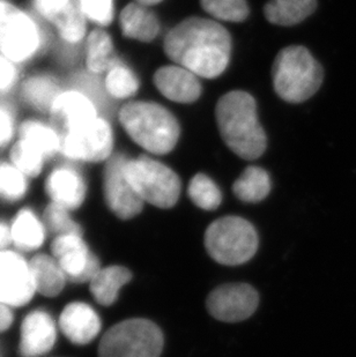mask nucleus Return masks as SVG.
<instances>
[{
  "instance_id": "obj_10",
  "label": "nucleus",
  "mask_w": 356,
  "mask_h": 357,
  "mask_svg": "<svg viewBox=\"0 0 356 357\" xmlns=\"http://www.w3.org/2000/svg\"><path fill=\"white\" fill-rule=\"evenodd\" d=\"M163 335L151 320H124L105 332L98 357H160Z\"/></svg>"
},
{
  "instance_id": "obj_38",
  "label": "nucleus",
  "mask_w": 356,
  "mask_h": 357,
  "mask_svg": "<svg viewBox=\"0 0 356 357\" xmlns=\"http://www.w3.org/2000/svg\"><path fill=\"white\" fill-rule=\"evenodd\" d=\"M13 314L10 311V307L6 304L0 303V333L10 328L13 323Z\"/></svg>"
},
{
  "instance_id": "obj_40",
  "label": "nucleus",
  "mask_w": 356,
  "mask_h": 357,
  "mask_svg": "<svg viewBox=\"0 0 356 357\" xmlns=\"http://www.w3.org/2000/svg\"><path fill=\"white\" fill-rule=\"evenodd\" d=\"M137 3H142V5H144V6H151V5H155V3H158L162 0H135Z\"/></svg>"
},
{
  "instance_id": "obj_28",
  "label": "nucleus",
  "mask_w": 356,
  "mask_h": 357,
  "mask_svg": "<svg viewBox=\"0 0 356 357\" xmlns=\"http://www.w3.org/2000/svg\"><path fill=\"white\" fill-rule=\"evenodd\" d=\"M317 0H269L265 17L279 26H294L302 22L316 10Z\"/></svg>"
},
{
  "instance_id": "obj_30",
  "label": "nucleus",
  "mask_w": 356,
  "mask_h": 357,
  "mask_svg": "<svg viewBox=\"0 0 356 357\" xmlns=\"http://www.w3.org/2000/svg\"><path fill=\"white\" fill-rule=\"evenodd\" d=\"M3 156L33 181L42 178L51 165L40 153L17 138Z\"/></svg>"
},
{
  "instance_id": "obj_20",
  "label": "nucleus",
  "mask_w": 356,
  "mask_h": 357,
  "mask_svg": "<svg viewBox=\"0 0 356 357\" xmlns=\"http://www.w3.org/2000/svg\"><path fill=\"white\" fill-rule=\"evenodd\" d=\"M154 84L165 98L177 103H192L202 94L198 77L179 65L158 68Z\"/></svg>"
},
{
  "instance_id": "obj_18",
  "label": "nucleus",
  "mask_w": 356,
  "mask_h": 357,
  "mask_svg": "<svg viewBox=\"0 0 356 357\" xmlns=\"http://www.w3.org/2000/svg\"><path fill=\"white\" fill-rule=\"evenodd\" d=\"M117 57L114 38L109 31L91 27L81 49L77 71L89 78H101Z\"/></svg>"
},
{
  "instance_id": "obj_22",
  "label": "nucleus",
  "mask_w": 356,
  "mask_h": 357,
  "mask_svg": "<svg viewBox=\"0 0 356 357\" xmlns=\"http://www.w3.org/2000/svg\"><path fill=\"white\" fill-rule=\"evenodd\" d=\"M121 35L128 40L151 42L160 31L158 17L148 6L133 1L126 5L117 17Z\"/></svg>"
},
{
  "instance_id": "obj_2",
  "label": "nucleus",
  "mask_w": 356,
  "mask_h": 357,
  "mask_svg": "<svg viewBox=\"0 0 356 357\" xmlns=\"http://www.w3.org/2000/svg\"><path fill=\"white\" fill-rule=\"evenodd\" d=\"M54 52L50 29L24 3L0 0V54L24 70L45 64Z\"/></svg>"
},
{
  "instance_id": "obj_8",
  "label": "nucleus",
  "mask_w": 356,
  "mask_h": 357,
  "mask_svg": "<svg viewBox=\"0 0 356 357\" xmlns=\"http://www.w3.org/2000/svg\"><path fill=\"white\" fill-rule=\"evenodd\" d=\"M205 245L215 261L227 266H237L255 256L258 249V235L246 220L225 216L207 228Z\"/></svg>"
},
{
  "instance_id": "obj_12",
  "label": "nucleus",
  "mask_w": 356,
  "mask_h": 357,
  "mask_svg": "<svg viewBox=\"0 0 356 357\" xmlns=\"http://www.w3.org/2000/svg\"><path fill=\"white\" fill-rule=\"evenodd\" d=\"M68 78V73L54 64H42L24 71L15 102L24 114L47 116L54 98Z\"/></svg>"
},
{
  "instance_id": "obj_1",
  "label": "nucleus",
  "mask_w": 356,
  "mask_h": 357,
  "mask_svg": "<svg viewBox=\"0 0 356 357\" xmlns=\"http://www.w3.org/2000/svg\"><path fill=\"white\" fill-rule=\"evenodd\" d=\"M165 51L174 63L197 77L213 79L228 66L232 38L215 21L188 17L165 36Z\"/></svg>"
},
{
  "instance_id": "obj_31",
  "label": "nucleus",
  "mask_w": 356,
  "mask_h": 357,
  "mask_svg": "<svg viewBox=\"0 0 356 357\" xmlns=\"http://www.w3.org/2000/svg\"><path fill=\"white\" fill-rule=\"evenodd\" d=\"M26 5L50 31L79 10L77 0H27Z\"/></svg>"
},
{
  "instance_id": "obj_39",
  "label": "nucleus",
  "mask_w": 356,
  "mask_h": 357,
  "mask_svg": "<svg viewBox=\"0 0 356 357\" xmlns=\"http://www.w3.org/2000/svg\"><path fill=\"white\" fill-rule=\"evenodd\" d=\"M10 242H12L10 225L0 220V250L5 249Z\"/></svg>"
},
{
  "instance_id": "obj_33",
  "label": "nucleus",
  "mask_w": 356,
  "mask_h": 357,
  "mask_svg": "<svg viewBox=\"0 0 356 357\" xmlns=\"http://www.w3.org/2000/svg\"><path fill=\"white\" fill-rule=\"evenodd\" d=\"M188 196L195 206L205 211H214L222 202L221 191L212 179L202 174L192 178L188 186Z\"/></svg>"
},
{
  "instance_id": "obj_7",
  "label": "nucleus",
  "mask_w": 356,
  "mask_h": 357,
  "mask_svg": "<svg viewBox=\"0 0 356 357\" xmlns=\"http://www.w3.org/2000/svg\"><path fill=\"white\" fill-rule=\"evenodd\" d=\"M112 115H100L63 131L61 159L82 167L105 165L116 154Z\"/></svg>"
},
{
  "instance_id": "obj_14",
  "label": "nucleus",
  "mask_w": 356,
  "mask_h": 357,
  "mask_svg": "<svg viewBox=\"0 0 356 357\" xmlns=\"http://www.w3.org/2000/svg\"><path fill=\"white\" fill-rule=\"evenodd\" d=\"M52 253L66 278L74 282H91L101 270L81 231L57 235L52 243Z\"/></svg>"
},
{
  "instance_id": "obj_34",
  "label": "nucleus",
  "mask_w": 356,
  "mask_h": 357,
  "mask_svg": "<svg viewBox=\"0 0 356 357\" xmlns=\"http://www.w3.org/2000/svg\"><path fill=\"white\" fill-rule=\"evenodd\" d=\"M77 7L91 27L107 28L116 17V0H77Z\"/></svg>"
},
{
  "instance_id": "obj_35",
  "label": "nucleus",
  "mask_w": 356,
  "mask_h": 357,
  "mask_svg": "<svg viewBox=\"0 0 356 357\" xmlns=\"http://www.w3.org/2000/svg\"><path fill=\"white\" fill-rule=\"evenodd\" d=\"M204 10L218 20L241 22L249 15L246 0H200Z\"/></svg>"
},
{
  "instance_id": "obj_25",
  "label": "nucleus",
  "mask_w": 356,
  "mask_h": 357,
  "mask_svg": "<svg viewBox=\"0 0 356 357\" xmlns=\"http://www.w3.org/2000/svg\"><path fill=\"white\" fill-rule=\"evenodd\" d=\"M132 279V274L123 266L101 268L91 280V291L94 300L101 305L109 307L118 298L119 290Z\"/></svg>"
},
{
  "instance_id": "obj_27",
  "label": "nucleus",
  "mask_w": 356,
  "mask_h": 357,
  "mask_svg": "<svg viewBox=\"0 0 356 357\" xmlns=\"http://www.w3.org/2000/svg\"><path fill=\"white\" fill-rule=\"evenodd\" d=\"M33 179L10 163L5 156H0V202L17 205L29 196Z\"/></svg>"
},
{
  "instance_id": "obj_9",
  "label": "nucleus",
  "mask_w": 356,
  "mask_h": 357,
  "mask_svg": "<svg viewBox=\"0 0 356 357\" xmlns=\"http://www.w3.org/2000/svg\"><path fill=\"white\" fill-rule=\"evenodd\" d=\"M125 175L142 202L160 208H170L181 195V181L177 174L161 162L139 156L126 158Z\"/></svg>"
},
{
  "instance_id": "obj_13",
  "label": "nucleus",
  "mask_w": 356,
  "mask_h": 357,
  "mask_svg": "<svg viewBox=\"0 0 356 357\" xmlns=\"http://www.w3.org/2000/svg\"><path fill=\"white\" fill-rule=\"evenodd\" d=\"M126 158L128 155L117 152L102 169V192L105 205L121 220L135 218L144 207V202L125 175Z\"/></svg>"
},
{
  "instance_id": "obj_24",
  "label": "nucleus",
  "mask_w": 356,
  "mask_h": 357,
  "mask_svg": "<svg viewBox=\"0 0 356 357\" xmlns=\"http://www.w3.org/2000/svg\"><path fill=\"white\" fill-rule=\"evenodd\" d=\"M100 84L107 101L116 110L119 102L126 103L139 89V80L135 72L119 57L100 78Z\"/></svg>"
},
{
  "instance_id": "obj_16",
  "label": "nucleus",
  "mask_w": 356,
  "mask_h": 357,
  "mask_svg": "<svg viewBox=\"0 0 356 357\" xmlns=\"http://www.w3.org/2000/svg\"><path fill=\"white\" fill-rule=\"evenodd\" d=\"M258 303V294L251 286L236 283L212 291L207 300V307L216 319L236 323L252 316Z\"/></svg>"
},
{
  "instance_id": "obj_23",
  "label": "nucleus",
  "mask_w": 356,
  "mask_h": 357,
  "mask_svg": "<svg viewBox=\"0 0 356 357\" xmlns=\"http://www.w3.org/2000/svg\"><path fill=\"white\" fill-rule=\"evenodd\" d=\"M10 227L12 242L22 251L38 249L44 243L47 229L43 216L29 206L17 209Z\"/></svg>"
},
{
  "instance_id": "obj_26",
  "label": "nucleus",
  "mask_w": 356,
  "mask_h": 357,
  "mask_svg": "<svg viewBox=\"0 0 356 357\" xmlns=\"http://www.w3.org/2000/svg\"><path fill=\"white\" fill-rule=\"evenodd\" d=\"M29 264L36 291L47 297L57 296L61 293L66 275L57 260L52 257L40 255Z\"/></svg>"
},
{
  "instance_id": "obj_21",
  "label": "nucleus",
  "mask_w": 356,
  "mask_h": 357,
  "mask_svg": "<svg viewBox=\"0 0 356 357\" xmlns=\"http://www.w3.org/2000/svg\"><path fill=\"white\" fill-rule=\"evenodd\" d=\"M59 326L73 344H87L98 337L102 324L94 307L84 302H73L61 312Z\"/></svg>"
},
{
  "instance_id": "obj_5",
  "label": "nucleus",
  "mask_w": 356,
  "mask_h": 357,
  "mask_svg": "<svg viewBox=\"0 0 356 357\" xmlns=\"http://www.w3.org/2000/svg\"><path fill=\"white\" fill-rule=\"evenodd\" d=\"M111 107L102 91L100 78H89L79 71L68 73L64 86L54 98L47 117L61 130L75 128L100 115H112Z\"/></svg>"
},
{
  "instance_id": "obj_11",
  "label": "nucleus",
  "mask_w": 356,
  "mask_h": 357,
  "mask_svg": "<svg viewBox=\"0 0 356 357\" xmlns=\"http://www.w3.org/2000/svg\"><path fill=\"white\" fill-rule=\"evenodd\" d=\"M40 179L47 202L63 206L74 213L87 200L89 182L82 165L58 159L51 163Z\"/></svg>"
},
{
  "instance_id": "obj_36",
  "label": "nucleus",
  "mask_w": 356,
  "mask_h": 357,
  "mask_svg": "<svg viewBox=\"0 0 356 357\" xmlns=\"http://www.w3.org/2000/svg\"><path fill=\"white\" fill-rule=\"evenodd\" d=\"M42 216L47 229L57 235L81 231L80 226L74 220L73 212L63 206L47 202Z\"/></svg>"
},
{
  "instance_id": "obj_29",
  "label": "nucleus",
  "mask_w": 356,
  "mask_h": 357,
  "mask_svg": "<svg viewBox=\"0 0 356 357\" xmlns=\"http://www.w3.org/2000/svg\"><path fill=\"white\" fill-rule=\"evenodd\" d=\"M236 197L244 202H259L271 191L269 176L264 169L249 167L242 172L232 186Z\"/></svg>"
},
{
  "instance_id": "obj_3",
  "label": "nucleus",
  "mask_w": 356,
  "mask_h": 357,
  "mask_svg": "<svg viewBox=\"0 0 356 357\" xmlns=\"http://www.w3.org/2000/svg\"><path fill=\"white\" fill-rule=\"evenodd\" d=\"M215 116L223 142L236 155L255 160L265 152L267 140L251 95L241 91L223 95L216 105Z\"/></svg>"
},
{
  "instance_id": "obj_4",
  "label": "nucleus",
  "mask_w": 356,
  "mask_h": 357,
  "mask_svg": "<svg viewBox=\"0 0 356 357\" xmlns=\"http://www.w3.org/2000/svg\"><path fill=\"white\" fill-rule=\"evenodd\" d=\"M114 115L128 138L151 154H167L177 144L179 125L172 112L158 103L128 101Z\"/></svg>"
},
{
  "instance_id": "obj_32",
  "label": "nucleus",
  "mask_w": 356,
  "mask_h": 357,
  "mask_svg": "<svg viewBox=\"0 0 356 357\" xmlns=\"http://www.w3.org/2000/svg\"><path fill=\"white\" fill-rule=\"evenodd\" d=\"M22 116L24 112L15 100H0V156L17 140Z\"/></svg>"
},
{
  "instance_id": "obj_19",
  "label": "nucleus",
  "mask_w": 356,
  "mask_h": 357,
  "mask_svg": "<svg viewBox=\"0 0 356 357\" xmlns=\"http://www.w3.org/2000/svg\"><path fill=\"white\" fill-rule=\"evenodd\" d=\"M57 328L54 318L44 310L31 311L22 321L19 351L22 357H40L54 347Z\"/></svg>"
},
{
  "instance_id": "obj_37",
  "label": "nucleus",
  "mask_w": 356,
  "mask_h": 357,
  "mask_svg": "<svg viewBox=\"0 0 356 357\" xmlns=\"http://www.w3.org/2000/svg\"><path fill=\"white\" fill-rule=\"evenodd\" d=\"M24 71L26 70L0 54V100H14Z\"/></svg>"
},
{
  "instance_id": "obj_6",
  "label": "nucleus",
  "mask_w": 356,
  "mask_h": 357,
  "mask_svg": "<svg viewBox=\"0 0 356 357\" xmlns=\"http://www.w3.org/2000/svg\"><path fill=\"white\" fill-rule=\"evenodd\" d=\"M272 77L280 98L290 103H301L318 91L324 71L306 47H288L276 56Z\"/></svg>"
},
{
  "instance_id": "obj_15",
  "label": "nucleus",
  "mask_w": 356,
  "mask_h": 357,
  "mask_svg": "<svg viewBox=\"0 0 356 357\" xmlns=\"http://www.w3.org/2000/svg\"><path fill=\"white\" fill-rule=\"evenodd\" d=\"M36 293L31 264L19 253L0 250V303L22 307Z\"/></svg>"
},
{
  "instance_id": "obj_17",
  "label": "nucleus",
  "mask_w": 356,
  "mask_h": 357,
  "mask_svg": "<svg viewBox=\"0 0 356 357\" xmlns=\"http://www.w3.org/2000/svg\"><path fill=\"white\" fill-rule=\"evenodd\" d=\"M17 139L40 153L50 163L61 159L63 130L47 116L24 114Z\"/></svg>"
}]
</instances>
